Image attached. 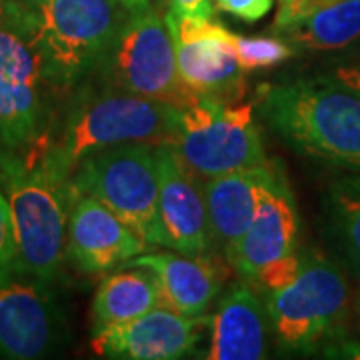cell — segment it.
<instances>
[{"label": "cell", "instance_id": "ffe728a7", "mask_svg": "<svg viewBox=\"0 0 360 360\" xmlns=\"http://www.w3.org/2000/svg\"><path fill=\"white\" fill-rule=\"evenodd\" d=\"M274 32L295 51H342L360 40V0H336Z\"/></svg>", "mask_w": 360, "mask_h": 360}, {"label": "cell", "instance_id": "9c48e42d", "mask_svg": "<svg viewBox=\"0 0 360 360\" xmlns=\"http://www.w3.org/2000/svg\"><path fill=\"white\" fill-rule=\"evenodd\" d=\"M255 103L200 98L182 110L174 150L200 180L269 162L255 122Z\"/></svg>", "mask_w": 360, "mask_h": 360}, {"label": "cell", "instance_id": "d6a6232c", "mask_svg": "<svg viewBox=\"0 0 360 360\" xmlns=\"http://www.w3.org/2000/svg\"><path fill=\"white\" fill-rule=\"evenodd\" d=\"M278 2H281V0H278Z\"/></svg>", "mask_w": 360, "mask_h": 360}, {"label": "cell", "instance_id": "e0dca14e", "mask_svg": "<svg viewBox=\"0 0 360 360\" xmlns=\"http://www.w3.org/2000/svg\"><path fill=\"white\" fill-rule=\"evenodd\" d=\"M270 319L252 284L231 286L210 324V360H260L269 356Z\"/></svg>", "mask_w": 360, "mask_h": 360}, {"label": "cell", "instance_id": "9a60e30c", "mask_svg": "<svg viewBox=\"0 0 360 360\" xmlns=\"http://www.w3.org/2000/svg\"><path fill=\"white\" fill-rule=\"evenodd\" d=\"M58 340V310L39 283L0 284V356L42 359Z\"/></svg>", "mask_w": 360, "mask_h": 360}, {"label": "cell", "instance_id": "8992f818", "mask_svg": "<svg viewBox=\"0 0 360 360\" xmlns=\"http://www.w3.org/2000/svg\"><path fill=\"white\" fill-rule=\"evenodd\" d=\"M103 86L188 108L200 101L180 75L167 13L153 4L129 13L98 66Z\"/></svg>", "mask_w": 360, "mask_h": 360}, {"label": "cell", "instance_id": "7c38bea8", "mask_svg": "<svg viewBox=\"0 0 360 360\" xmlns=\"http://www.w3.org/2000/svg\"><path fill=\"white\" fill-rule=\"evenodd\" d=\"M65 257L84 274L124 266L130 258L150 250L127 222L89 194L70 193Z\"/></svg>", "mask_w": 360, "mask_h": 360}, {"label": "cell", "instance_id": "cb8c5ba5", "mask_svg": "<svg viewBox=\"0 0 360 360\" xmlns=\"http://www.w3.org/2000/svg\"><path fill=\"white\" fill-rule=\"evenodd\" d=\"M302 260H304V257H300L298 252H292L288 257H283L278 258V260H274V262H270V264H266L264 269L260 270L257 283H255V288L262 286L269 292V290H281L284 286H288L298 276L300 266H302Z\"/></svg>", "mask_w": 360, "mask_h": 360}, {"label": "cell", "instance_id": "7a4b0ae2", "mask_svg": "<svg viewBox=\"0 0 360 360\" xmlns=\"http://www.w3.org/2000/svg\"><path fill=\"white\" fill-rule=\"evenodd\" d=\"M255 108L295 153L360 172V92L335 77L262 84Z\"/></svg>", "mask_w": 360, "mask_h": 360}, {"label": "cell", "instance_id": "4fadbf2b", "mask_svg": "<svg viewBox=\"0 0 360 360\" xmlns=\"http://www.w3.org/2000/svg\"><path fill=\"white\" fill-rule=\"evenodd\" d=\"M296 240L298 214L295 194L283 165L276 162L270 179L262 186L257 219L226 260L243 281L255 284L266 264L296 252Z\"/></svg>", "mask_w": 360, "mask_h": 360}, {"label": "cell", "instance_id": "52a82bcc", "mask_svg": "<svg viewBox=\"0 0 360 360\" xmlns=\"http://www.w3.org/2000/svg\"><path fill=\"white\" fill-rule=\"evenodd\" d=\"M51 90L18 4L0 0V148L26 155L42 141Z\"/></svg>", "mask_w": 360, "mask_h": 360}, {"label": "cell", "instance_id": "277c9868", "mask_svg": "<svg viewBox=\"0 0 360 360\" xmlns=\"http://www.w3.org/2000/svg\"><path fill=\"white\" fill-rule=\"evenodd\" d=\"M0 186L13 214L20 272L49 283L66 258V186L40 162L4 148H0Z\"/></svg>", "mask_w": 360, "mask_h": 360}, {"label": "cell", "instance_id": "4316f807", "mask_svg": "<svg viewBox=\"0 0 360 360\" xmlns=\"http://www.w3.org/2000/svg\"><path fill=\"white\" fill-rule=\"evenodd\" d=\"M167 11L176 18H193V20H214V4L212 0H165Z\"/></svg>", "mask_w": 360, "mask_h": 360}, {"label": "cell", "instance_id": "44dd1931", "mask_svg": "<svg viewBox=\"0 0 360 360\" xmlns=\"http://www.w3.org/2000/svg\"><path fill=\"white\" fill-rule=\"evenodd\" d=\"M326 214L336 248L360 281V176H345L328 186Z\"/></svg>", "mask_w": 360, "mask_h": 360}, {"label": "cell", "instance_id": "4dcf8cb0", "mask_svg": "<svg viewBox=\"0 0 360 360\" xmlns=\"http://www.w3.org/2000/svg\"><path fill=\"white\" fill-rule=\"evenodd\" d=\"M8 2H18V4H37L40 0H8Z\"/></svg>", "mask_w": 360, "mask_h": 360}, {"label": "cell", "instance_id": "2e32d148", "mask_svg": "<svg viewBox=\"0 0 360 360\" xmlns=\"http://www.w3.org/2000/svg\"><path fill=\"white\" fill-rule=\"evenodd\" d=\"M124 266H144L158 281L160 307L182 316H200L219 298L224 270L210 257H193L168 250H146Z\"/></svg>", "mask_w": 360, "mask_h": 360}, {"label": "cell", "instance_id": "7402d4cb", "mask_svg": "<svg viewBox=\"0 0 360 360\" xmlns=\"http://www.w3.org/2000/svg\"><path fill=\"white\" fill-rule=\"evenodd\" d=\"M234 46H236V58L245 72L283 65L295 54V46L290 42L276 39V37L248 39V37L234 34Z\"/></svg>", "mask_w": 360, "mask_h": 360}, {"label": "cell", "instance_id": "603a6c76", "mask_svg": "<svg viewBox=\"0 0 360 360\" xmlns=\"http://www.w3.org/2000/svg\"><path fill=\"white\" fill-rule=\"evenodd\" d=\"M16 272H20V260H18L13 214H11L8 198L0 188V284L13 281V274Z\"/></svg>", "mask_w": 360, "mask_h": 360}, {"label": "cell", "instance_id": "5b68a950", "mask_svg": "<svg viewBox=\"0 0 360 360\" xmlns=\"http://www.w3.org/2000/svg\"><path fill=\"white\" fill-rule=\"evenodd\" d=\"M89 194L108 206L150 248L167 246L158 208V165L153 144H120L80 160L66 182V194Z\"/></svg>", "mask_w": 360, "mask_h": 360}, {"label": "cell", "instance_id": "d6986e66", "mask_svg": "<svg viewBox=\"0 0 360 360\" xmlns=\"http://www.w3.org/2000/svg\"><path fill=\"white\" fill-rule=\"evenodd\" d=\"M160 307L156 276L144 266H122L106 276L92 300L94 328L134 321Z\"/></svg>", "mask_w": 360, "mask_h": 360}, {"label": "cell", "instance_id": "1f68e13d", "mask_svg": "<svg viewBox=\"0 0 360 360\" xmlns=\"http://www.w3.org/2000/svg\"><path fill=\"white\" fill-rule=\"evenodd\" d=\"M356 314H359V319H360V298L356 300Z\"/></svg>", "mask_w": 360, "mask_h": 360}, {"label": "cell", "instance_id": "484cf974", "mask_svg": "<svg viewBox=\"0 0 360 360\" xmlns=\"http://www.w3.org/2000/svg\"><path fill=\"white\" fill-rule=\"evenodd\" d=\"M333 2H336V0H281L272 30H278V28L298 20V18H304L310 13L319 11L322 6H328Z\"/></svg>", "mask_w": 360, "mask_h": 360}, {"label": "cell", "instance_id": "5bb4252c", "mask_svg": "<svg viewBox=\"0 0 360 360\" xmlns=\"http://www.w3.org/2000/svg\"><path fill=\"white\" fill-rule=\"evenodd\" d=\"M156 165L160 179L158 208L168 236V248L193 257L210 255L214 238L202 180L167 144L156 146Z\"/></svg>", "mask_w": 360, "mask_h": 360}, {"label": "cell", "instance_id": "ba28073f", "mask_svg": "<svg viewBox=\"0 0 360 360\" xmlns=\"http://www.w3.org/2000/svg\"><path fill=\"white\" fill-rule=\"evenodd\" d=\"M270 326L288 350H312L342 338L350 310V286L345 270L328 258L304 257L300 272L281 290L264 295Z\"/></svg>", "mask_w": 360, "mask_h": 360}, {"label": "cell", "instance_id": "30bf717a", "mask_svg": "<svg viewBox=\"0 0 360 360\" xmlns=\"http://www.w3.org/2000/svg\"><path fill=\"white\" fill-rule=\"evenodd\" d=\"M167 18L184 82L200 98L238 103L245 96V70L231 30L214 20L176 18L168 11Z\"/></svg>", "mask_w": 360, "mask_h": 360}, {"label": "cell", "instance_id": "f546056e", "mask_svg": "<svg viewBox=\"0 0 360 360\" xmlns=\"http://www.w3.org/2000/svg\"><path fill=\"white\" fill-rule=\"evenodd\" d=\"M129 13H134V11H142V8H146V6H150L153 4V0H118Z\"/></svg>", "mask_w": 360, "mask_h": 360}, {"label": "cell", "instance_id": "8fae6325", "mask_svg": "<svg viewBox=\"0 0 360 360\" xmlns=\"http://www.w3.org/2000/svg\"><path fill=\"white\" fill-rule=\"evenodd\" d=\"M210 324L212 316H182L158 307L134 321L94 328L92 348L104 359H186L198 350Z\"/></svg>", "mask_w": 360, "mask_h": 360}, {"label": "cell", "instance_id": "3957f363", "mask_svg": "<svg viewBox=\"0 0 360 360\" xmlns=\"http://www.w3.org/2000/svg\"><path fill=\"white\" fill-rule=\"evenodd\" d=\"M18 8L52 90L75 89L94 75L129 16L118 0H40Z\"/></svg>", "mask_w": 360, "mask_h": 360}, {"label": "cell", "instance_id": "6da1fadb", "mask_svg": "<svg viewBox=\"0 0 360 360\" xmlns=\"http://www.w3.org/2000/svg\"><path fill=\"white\" fill-rule=\"evenodd\" d=\"M182 124V108L103 86L86 90L66 115L54 139L40 146V162L58 184L96 150L120 144L174 146Z\"/></svg>", "mask_w": 360, "mask_h": 360}, {"label": "cell", "instance_id": "ac0fdd59", "mask_svg": "<svg viewBox=\"0 0 360 360\" xmlns=\"http://www.w3.org/2000/svg\"><path fill=\"white\" fill-rule=\"evenodd\" d=\"M274 165L276 162L269 160L262 167L243 168L202 180L214 246L224 252V258L231 255L232 248L238 245L257 219L260 193L264 182L270 179Z\"/></svg>", "mask_w": 360, "mask_h": 360}, {"label": "cell", "instance_id": "83f0119b", "mask_svg": "<svg viewBox=\"0 0 360 360\" xmlns=\"http://www.w3.org/2000/svg\"><path fill=\"white\" fill-rule=\"evenodd\" d=\"M324 356L360 360V340H340L338 345L333 342L324 347Z\"/></svg>", "mask_w": 360, "mask_h": 360}, {"label": "cell", "instance_id": "f1b7e54d", "mask_svg": "<svg viewBox=\"0 0 360 360\" xmlns=\"http://www.w3.org/2000/svg\"><path fill=\"white\" fill-rule=\"evenodd\" d=\"M333 77L336 80H340L342 84H347L350 89H354L356 92H360V65H348L336 68Z\"/></svg>", "mask_w": 360, "mask_h": 360}, {"label": "cell", "instance_id": "d4e9b609", "mask_svg": "<svg viewBox=\"0 0 360 360\" xmlns=\"http://www.w3.org/2000/svg\"><path fill=\"white\" fill-rule=\"evenodd\" d=\"M224 13L232 14L245 22H257L264 18L274 6V0H214Z\"/></svg>", "mask_w": 360, "mask_h": 360}]
</instances>
